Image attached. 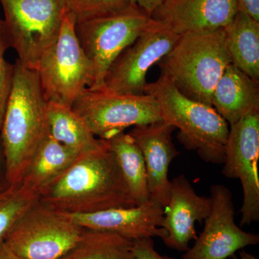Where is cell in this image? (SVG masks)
<instances>
[{"instance_id":"1","label":"cell","mask_w":259,"mask_h":259,"mask_svg":"<svg viewBox=\"0 0 259 259\" xmlns=\"http://www.w3.org/2000/svg\"><path fill=\"white\" fill-rule=\"evenodd\" d=\"M39 202L66 214L138 206L107 145L80 154L69 169L40 194Z\"/></svg>"},{"instance_id":"2","label":"cell","mask_w":259,"mask_h":259,"mask_svg":"<svg viewBox=\"0 0 259 259\" xmlns=\"http://www.w3.org/2000/svg\"><path fill=\"white\" fill-rule=\"evenodd\" d=\"M14 79L0 138L10 185L21 182L32 156L49 135V103L35 70L15 61Z\"/></svg>"},{"instance_id":"3","label":"cell","mask_w":259,"mask_h":259,"mask_svg":"<svg viewBox=\"0 0 259 259\" xmlns=\"http://www.w3.org/2000/svg\"><path fill=\"white\" fill-rule=\"evenodd\" d=\"M145 94L157 101L162 120L180 130L178 139L186 149L207 163H223L229 128L214 107L186 97L163 74L146 84Z\"/></svg>"},{"instance_id":"4","label":"cell","mask_w":259,"mask_h":259,"mask_svg":"<svg viewBox=\"0 0 259 259\" xmlns=\"http://www.w3.org/2000/svg\"><path fill=\"white\" fill-rule=\"evenodd\" d=\"M224 28L180 35L171 51L158 64L188 98L211 105L214 89L228 65Z\"/></svg>"},{"instance_id":"5","label":"cell","mask_w":259,"mask_h":259,"mask_svg":"<svg viewBox=\"0 0 259 259\" xmlns=\"http://www.w3.org/2000/svg\"><path fill=\"white\" fill-rule=\"evenodd\" d=\"M0 5L17 60L36 71L60 33L66 0H0Z\"/></svg>"},{"instance_id":"6","label":"cell","mask_w":259,"mask_h":259,"mask_svg":"<svg viewBox=\"0 0 259 259\" xmlns=\"http://www.w3.org/2000/svg\"><path fill=\"white\" fill-rule=\"evenodd\" d=\"M75 22L67 13L57 40L44 54L36 69L49 102L72 107L83 90L91 87L94 71L75 32Z\"/></svg>"},{"instance_id":"7","label":"cell","mask_w":259,"mask_h":259,"mask_svg":"<svg viewBox=\"0 0 259 259\" xmlns=\"http://www.w3.org/2000/svg\"><path fill=\"white\" fill-rule=\"evenodd\" d=\"M153 22L137 6L130 5L117 13L76 23V37L93 66V81L89 89L102 90L113 61Z\"/></svg>"},{"instance_id":"8","label":"cell","mask_w":259,"mask_h":259,"mask_svg":"<svg viewBox=\"0 0 259 259\" xmlns=\"http://www.w3.org/2000/svg\"><path fill=\"white\" fill-rule=\"evenodd\" d=\"M72 109L102 140L111 139L132 126L162 121L157 101L146 94L126 95L87 88L76 99Z\"/></svg>"},{"instance_id":"9","label":"cell","mask_w":259,"mask_h":259,"mask_svg":"<svg viewBox=\"0 0 259 259\" xmlns=\"http://www.w3.org/2000/svg\"><path fill=\"white\" fill-rule=\"evenodd\" d=\"M83 231L64 214L38 201L19 220L5 243L23 259H60L78 243Z\"/></svg>"},{"instance_id":"10","label":"cell","mask_w":259,"mask_h":259,"mask_svg":"<svg viewBox=\"0 0 259 259\" xmlns=\"http://www.w3.org/2000/svg\"><path fill=\"white\" fill-rule=\"evenodd\" d=\"M180 37L153 20L149 28L109 67L102 90L126 95H145L148 70L171 51Z\"/></svg>"},{"instance_id":"11","label":"cell","mask_w":259,"mask_h":259,"mask_svg":"<svg viewBox=\"0 0 259 259\" xmlns=\"http://www.w3.org/2000/svg\"><path fill=\"white\" fill-rule=\"evenodd\" d=\"M259 110L231 125L227 140L223 175L241 181L243 201L241 226L259 220Z\"/></svg>"},{"instance_id":"12","label":"cell","mask_w":259,"mask_h":259,"mask_svg":"<svg viewBox=\"0 0 259 259\" xmlns=\"http://www.w3.org/2000/svg\"><path fill=\"white\" fill-rule=\"evenodd\" d=\"M212 208L204 220L203 231L182 259H227L248 245L259 243V236L245 232L235 222L231 190L223 185L211 187Z\"/></svg>"},{"instance_id":"13","label":"cell","mask_w":259,"mask_h":259,"mask_svg":"<svg viewBox=\"0 0 259 259\" xmlns=\"http://www.w3.org/2000/svg\"><path fill=\"white\" fill-rule=\"evenodd\" d=\"M211 208V197L197 194L185 175L174 178L161 226L166 233L162 238L164 244L171 249L187 251L190 242L197 238L196 222L204 221Z\"/></svg>"},{"instance_id":"14","label":"cell","mask_w":259,"mask_h":259,"mask_svg":"<svg viewBox=\"0 0 259 259\" xmlns=\"http://www.w3.org/2000/svg\"><path fill=\"white\" fill-rule=\"evenodd\" d=\"M237 12V0H165L151 18L182 35L224 28Z\"/></svg>"},{"instance_id":"15","label":"cell","mask_w":259,"mask_h":259,"mask_svg":"<svg viewBox=\"0 0 259 259\" xmlns=\"http://www.w3.org/2000/svg\"><path fill=\"white\" fill-rule=\"evenodd\" d=\"M175 127L164 121L136 126L128 133L144 155L150 199L165 208L170 197L168 174L172 161L180 154L172 140Z\"/></svg>"},{"instance_id":"16","label":"cell","mask_w":259,"mask_h":259,"mask_svg":"<svg viewBox=\"0 0 259 259\" xmlns=\"http://www.w3.org/2000/svg\"><path fill=\"white\" fill-rule=\"evenodd\" d=\"M66 217L84 229L112 232L129 239L160 237L166 233L161 228L164 210L156 201L134 207L99 211L90 214H66Z\"/></svg>"},{"instance_id":"17","label":"cell","mask_w":259,"mask_h":259,"mask_svg":"<svg viewBox=\"0 0 259 259\" xmlns=\"http://www.w3.org/2000/svg\"><path fill=\"white\" fill-rule=\"evenodd\" d=\"M211 105L230 125L259 110V81L231 64L214 89Z\"/></svg>"},{"instance_id":"18","label":"cell","mask_w":259,"mask_h":259,"mask_svg":"<svg viewBox=\"0 0 259 259\" xmlns=\"http://www.w3.org/2000/svg\"><path fill=\"white\" fill-rule=\"evenodd\" d=\"M79 155L49 135L37 148L20 183L40 196L69 169Z\"/></svg>"},{"instance_id":"19","label":"cell","mask_w":259,"mask_h":259,"mask_svg":"<svg viewBox=\"0 0 259 259\" xmlns=\"http://www.w3.org/2000/svg\"><path fill=\"white\" fill-rule=\"evenodd\" d=\"M224 30L232 64L259 81V22L238 11Z\"/></svg>"},{"instance_id":"20","label":"cell","mask_w":259,"mask_h":259,"mask_svg":"<svg viewBox=\"0 0 259 259\" xmlns=\"http://www.w3.org/2000/svg\"><path fill=\"white\" fill-rule=\"evenodd\" d=\"M48 120L51 137L79 154L106 147V141L97 139L72 107L49 102Z\"/></svg>"},{"instance_id":"21","label":"cell","mask_w":259,"mask_h":259,"mask_svg":"<svg viewBox=\"0 0 259 259\" xmlns=\"http://www.w3.org/2000/svg\"><path fill=\"white\" fill-rule=\"evenodd\" d=\"M106 141L117 160L122 176L137 205L150 200L144 155L129 134L121 133Z\"/></svg>"},{"instance_id":"22","label":"cell","mask_w":259,"mask_h":259,"mask_svg":"<svg viewBox=\"0 0 259 259\" xmlns=\"http://www.w3.org/2000/svg\"><path fill=\"white\" fill-rule=\"evenodd\" d=\"M60 259H136L134 241L112 232L83 228L78 243Z\"/></svg>"},{"instance_id":"23","label":"cell","mask_w":259,"mask_h":259,"mask_svg":"<svg viewBox=\"0 0 259 259\" xmlns=\"http://www.w3.org/2000/svg\"><path fill=\"white\" fill-rule=\"evenodd\" d=\"M39 201V196L21 183L10 185L0 191V244L19 220Z\"/></svg>"},{"instance_id":"24","label":"cell","mask_w":259,"mask_h":259,"mask_svg":"<svg viewBox=\"0 0 259 259\" xmlns=\"http://www.w3.org/2000/svg\"><path fill=\"white\" fill-rule=\"evenodd\" d=\"M130 5L127 0H66V13L76 23L117 13Z\"/></svg>"},{"instance_id":"25","label":"cell","mask_w":259,"mask_h":259,"mask_svg":"<svg viewBox=\"0 0 259 259\" xmlns=\"http://www.w3.org/2000/svg\"><path fill=\"white\" fill-rule=\"evenodd\" d=\"M11 49L9 34L4 20L0 19V127L4 117L14 79L15 65L5 59V55Z\"/></svg>"},{"instance_id":"26","label":"cell","mask_w":259,"mask_h":259,"mask_svg":"<svg viewBox=\"0 0 259 259\" xmlns=\"http://www.w3.org/2000/svg\"><path fill=\"white\" fill-rule=\"evenodd\" d=\"M134 252L136 259H175L160 255L155 249L152 238L134 240Z\"/></svg>"},{"instance_id":"27","label":"cell","mask_w":259,"mask_h":259,"mask_svg":"<svg viewBox=\"0 0 259 259\" xmlns=\"http://www.w3.org/2000/svg\"><path fill=\"white\" fill-rule=\"evenodd\" d=\"M238 11L259 22V0H237Z\"/></svg>"},{"instance_id":"28","label":"cell","mask_w":259,"mask_h":259,"mask_svg":"<svg viewBox=\"0 0 259 259\" xmlns=\"http://www.w3.org/2000/svg\"><path fill=\"white\" fill-rule=\"evenodd\" d=\"M131 5H136L141 11L151 17L165 0H127Z\"/></svg>"},{"instance_id":"29","label":"cell","mask_w":259,"mask_h":259,"mask_svg":"<svg viewBox=\"0 0 259 259\" xmlns=\"http://www.w3.org/2000/svg\"><path fill=\"white\" fill-rule=\"evenodd\" d=\"M9 185V181H8V175H7L4 151H3V144H2L1 138H0V191L4 190Z\"/></svg>"},{"instance_id":"30","label":"cell","mask_w":259,"mask_h":259,"mask_svg":"<svg viewBox=\"0 0 259 259\" xmlns=\"http://www.w3.org/2000/svg\"><path fill=\"white\" fill-rule=\"evenodd\" d=\"M0 259H23L15 254L5 243L0 244Z\"/></svg>"},{"instance_id":"31","label":"cell","mask_w":259,"mask_h":259,"mask_svg":"<svg viewBox=\"0 0 259 259\" xmlns=\"http://www.w3.org/2000/svg\"><path fill=\"white\" fill-rule=\"evenodd\" d=\"M231 259H258L255 257L254 255H252L251 253H248V252L245 251L244 250H241L240 251L239 255H236V254L232 255Z\"/></svg>"}]
</instances>
